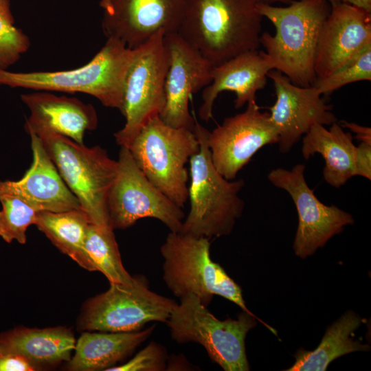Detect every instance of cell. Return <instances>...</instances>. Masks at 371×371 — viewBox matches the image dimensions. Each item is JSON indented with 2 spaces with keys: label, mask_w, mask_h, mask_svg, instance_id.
<instances>
[{
  "label": "cell",
  "mask_w": 371,
  "mask_h": 371,
  "mask_svg": "<svg viewBox=\"0 0 371 371\" xmlns=\"http://www.w3.org/2000/svg\"><path fill=\"white\" fill-rule=\"evenodd\" d=\"M262 0H187L177 33L214 66L260 46Z\"/></svg>",
  "instance_id": "6da1fadb"
},
{
  "label": "cell",
  "mask_w": 371,
  "mask_h": 371,
  "mask_svg": "<svg viewBox=\"0 0 371 371\" xmlns=\"http://www.w3.org/2000/svg\"><path fill=\"white\" fill-rule=\"evenodd\" d=\"M328 0H293L285 7L260 2L258 8L273 25V35L261 34L263 54L271 67L295 85L313 86L320 30L330 10Z\"/></svg>",
  "instance_id": "7a4b0ae2"
},
{
  "label": "cell",
  "mask_w": 371,
  "mask_h": 371,
  "mask_svg": "<svg viewBox=\"0 0 371 371\" xmlns=\"http://www.w3.org/2000/svg\"><path fill=\"white\" fill-rule=\"evenodd\" d=\"M134 49L107 38L102 48L83 66L54 71L12 72L0 68V85L35 91L82 93L106 107L122 109L124 84Z\"/></svg>",
  "instance_id": "3957f363"
},
{
  "label": "cell",
  "mask_w": 371,
  "mask_h": 371,
  "mask_svg": "<svg viewBox=\"0 0 371 371\" xmlns=\"http://www.w3.org/2000/svg\"><path fill=\"white\" fill-rule=\"evenodd\" d=\"M208 131L194 116L200 148L189 160L190 207L181 232L210 240L230 234L241 216L245 203L239 193L245 181L228 180L217 171L207 142Z\"/></svg>",
  "instance_id": "277c9868"
},
{
  "label": "cell",
  "mask_w": 371,
  "mask_h": 371,
  "mask_svg": "<svg viewBox=\"0 0 371 371\" xmlns=\"http://www.w3.org/2000/svg\"><path fill=\"white\" fill-rule=\"evenodd\" d=\"M163 280L174 295L194 294L207 306L220 295L252 315L241 288L210 257V239L183 232H170L160 248Z\"/></svg>",
  "instance_id": "5b68a950"
},
{
  "label": "cell",
  "mask_w": 371,
  "mask_h": 371,
  "mask_svg": "<svg viewBox=\"0 0 371 371\" xmlns=\"http://www.w3.org/2000/svg\"><path fill=\"white\" fill-rule=\"evenodd\" d=\"M166 323L178 343L201 344L212 361L225 371H247L245 337L258 319L277 336L276 330L256 315L245 311L236 319L220 320L194 294L180 298Z\"/></svg>",
  "instance_id": "8992f818"
},
{
  "label": "cell",
  "mask_w": 371,
  "mask_h": 371,
  "mask_svg": "<svg viewBox=\"0 0 371 371\" xmlns=\"http://www.w3.org/2000/svg\"><path fill=\"white\" fill-rule=\"evenodd\" d=\"M36 135L91 222L111 227L107 199L116 176L117 161L99 146L87 147L52 133Z\"/></svg>",
  "instance_id": "52a82bcc"
},
{
  "label": "cell",
  "mask_w": 371,
  "mask_h": 371,
  "mask_svg": "<svg viewBox=\"0 0 371 371\" xmlns=\"http://www.w3.org/2000/svg\"><path fill=\"white\" fill-rule=\"evenodd\" d=\"M128 148L148 180L183 208L188 200L186 165L200 148L194 131L170 126L155 116L142 127Z\"/></svg>",
  "instance_id": "ba28073f"
},
{
  "label": "cell",
  "mask_w": 371,
  "mask_h": 371,
  "mask_svg": "<svg viewBox=\"0 0 371 371\" xmlns=\"http://www.w3.org/2000/svg\"><path fill=\"white\" fill-rule=\"evenodd\" d=\"M158 31L134 49L123 95L125 124L115 134L116 143L128 148L142 127L151 118L159 116L165 104V81L169 56L164 38Z\"/></svg>",
  "instance_id": "9c48e42d"
},
{
  "label": "cell",
  "mask_w": 371,
  "mask_h": 371,
  "mask_svg": "<svg viewBox=\"0 0 371 371\" xmlns=\"http://www.w3.org/2000/svg\"><path fill=\"white\" fill-rule=\"evenodd\" d=\"M177 304L150 290L144 278L135 276L132 284L110 283L107 291L89 299L78 328L83 331H137L151 322L166 323Z\"/></svg>",
  "instance_id": "30bf717a"
},
{
  "label": "cell",
  "mask_w": 371,
  "mask_h": 371,
  "mask_svg": "<svg viewBox=\"0 0 371 371\" xmlns=\"http://www.w3.org/2000/svg\"><path fill=\"white\" fill-rule=\"evenodd\" d=\"M120 147L116 176L107 199L112 228L124 229L139 219L153 218L163 223L170 232H181L185 218L182 208L148 180L128 148Z\"/></svg>",
  "instance_id": "8fae6325"
},
{
  "label": "cell",
  "mask_w": 371,
  "mask_h": 371,
  "mask_svg": "<svg viewBox=\"0 0 371 371\" xmlns=\"http://www.w3.org/2000/svg\"><path fill=\"white\" fill-rule=\"evenodd\" d=\"M305 166L296 164L291 170L278 168L268 175L269 181L291 196L298 214V226L293 243L296 256L301 258L313 254L348 225L352 216L335 205L322 203L307 185Z\"/></svg>",
  "instance_id": "7c38bea8"
},
{
  "label": "cell",
  "mask_w": 371,
  "mask_h": 371,
  "mask_svg": "<svg viewBox=\"0 0 371 371\" xmlns=\"http://www.w3.org/2000/svg\"><path fill=\"white\" fill-rule=\"evenodd\" d=\"M207 142L217 171L234 180L258 150L278 142V133L269 114L261 112L255 100L247 103L245 111L225 118L208 131Z\"/></svg>",
  "instance_id": "4fadbf2b"
},
{
  "label": "cell",
  "mask_w": 371,
  "mask_h": 371,
  "mask_svg": "<svg viewBox=\"0 0 371 371\" xmlns=\"http://www.w3.org/2000/svg\"><path fill=\"white\" fill-rule=\"evenodd\" d=\"M169 56L165 81V104L159 115L166 124L194 131V116L189 111L190 96L212 82L213 65L177 32L164 38Z\"/></svg>",
  "instance_id": "5bb4252c"
},
{
  "label": "cell",
  "mask_w": 371,
  "mask_h": 371,
  "mask_svg": "<svg viewBox=\"0 0 371 371\" xmlns=\"http://www.w3.org/2000/svg\"><path fill=\"white\" fill-rule=\"evenodd\" d=\"M187 0H100L107 38L135 49L158 31L177 32Z\"/></svg>",
  "instance_id": "9a60e30c"
},
{
  "label": "cell",
  "mask_w": 371,
  "mask_h": 371,
  "mask_svg": "<svg viewBox=\"0 0 371 371\" xmlns=\"http://www.w3.org/2000/svg\"><path fill=\"white\" fill-rule=\"evenodd\" d=\"M273 82L276 100L270 107L269 118L278 133L279 150L288 153L315 123L331 125L335 115L314 86L295 85L281 72L267 74Z\"/></svg>",
  "instance_id": "2e32d148"
},
{
  "label": "cell",
  "mask_w": 371,
  "mask_h": 371,
  "mask_svg": "<svg viewBox=\"0 0 371 371\" xmlns=\"http://www.w3.org/2000/svg\"><path fill=\"white\" fill-rule=\"evenodd\" d=\"M371 45V12L342 3H330L317 41V78L333 74Z\"/></svg>",
  "instance_id": "e0dca14e"
},
{
  "label": "cell",
  "mask_w": 371,
  "mask_h": 371,
  "mask_svg": "<svg viewBox=\"0 0 371 371\" xmlns=\"http://www.w3.org/2000/svg\"><path fill=\"white\" fill-rule=\"evenodd\" d=\"M33 161L18 181H0V199H21L38 211L63 212L81 208L47 153L41 139L30 133Z\"/></svg>",
  "instance_id": "ac0fdd59"
},
{
  "label": "cell",
  "mask_w": 371,
  "mask_h": 371,
  "mask_svg": "<svg viewBox=\"0 0 371 371\" xmlns=\"http://www.w3.org/2000/svg\"><path fill=\"white\" fill-rule=\"evenodd\" d=\"M21 98L30 112L25 124L29 134L52 133L82 144L85 133L97 128L95 109L78 98L45 91L22 94Z\"/></svg>",
  "instance_id": "d6986e66"
},
{
  "label": "cell",
  "mask_w": 371,
  "mask_h": 371,
  "mask_svg": "<svg viewBox=\"0 0 371 371\" xmlns=\"http://www.w3.org/2000/svg\"><path fill=\"white\" fill-rule=\"evenodd\" d=\"M271 70L263 52L258 50L240 54L213 66L212 82L203 89V102L199 110L200 118L208 122L212 117L215 100L223 91L236 94V109L255 100L256 92L265 87Z\"/></svg>",
  "instance_id": "ffe728a7"
},
{
  "label": "cell",
  "mask_w": 371,
  "mask_h": 371,
  "mask_svg": "<svg viewBox=\"0 0 371 371\" xmlns=\"http://www.w3.org/2000/svg\"><path fill=\"white\" fill-rule=\"evenodd\" d=\"M76 339L63 326L30 328L17 326L0 333V353L27 359L36 370L69 361Z\"/></svg>",
  "instance_id": "44dd1931"
},
{
  "label": "cell",
  "mask_w": 371,
  "mask_h": 371,
  "mask_svg": "<svg viewBox=\"0 0 371 371\" xmlns=\"http://www.w3.org/2000/svg\"><path fill=\"white\" fill-rule=\"evenodd\" d=\"M315 153L325 161L324 180L330 186L339 188L357 173V146L350 133L344 132L335 122L329 129L314 124L302 139V154L305 159Z\"/></svg>",
  "instance_id": "7402d4cb"
},
{
  "label": "cell",
  "mask_w": 371,
  "mask_h": 371,
  "mask_svg": "<svg viewBox=\"0 0 371 371\" xmlns=\"http://www.w3.org/2000/svg\"><path fill=\"white\" fill-rule=\"evenodd\" d=\"M154 328L133 332L85 331L76 342L74 355L66 368L72 371L106 370L130 355Z\"/></svg>",
  "instance_id": "603a6c76"
},
{
  "label": "cell",
  "mask_w": 371,
  "mask_h": 371,
  "mask_svg": "<svg viewBox=\"0 0 371 371\" xmlns=\"http://www.w3.org/2000/svg\"><path fill=\"white\" fill-rule=\"evenodd\" d=\"M91 223L88 215L80 208L58 212L40 211L34 225L63 254L83 269L95 271V265L85 247L87 229Z\"/></svg>",
  "instance_id": "cb8c5ba5"
},
{
  "label": "cell",
  "mask_w": 371,
  "mask_h": 371,
  "mask_svg": "<svg viewBox=\"0 0 371 371\" xmlns=\"http://www.w3.org/2000/svg\"><path fill=\"white\" fill-rule=\"evenodd\" d=\"M362 323L353 311L344 313L329 326L319 346L313 351L300 350L294 364L286 371H325L335 359L344 355L368 351L370 346L354 339L355 331Z\"/></svg>",
  "instance_id": "d4e9b609"
},
{
  "label": "cell",
  "mask_w": 371,
  "mask_h": 371,
  "mask_svg": "<svg viewBox=\"0 0 371 371\" xmlns=\"http://www.w3.org/2000/svg\"><path fill=\"white\" fill-rule=\"evenodd\" d=\"M113 229L91 223L87 229L85 247L95 269L101 272L109 283L132 284L131 276L124 267Z\"/></svg>",
  "instance_id": "484cf974"
},
{
  "label": "cell",
  "mask_w": 371,
  "mask_h": 371,
  "mask_svg": "<svg viewBox=\"0 0 371 371\" xmlns=\"http://www.w3.org/2000/svg\"><path fill=\"white\" fill-rule=\"evenodd\" d=\"M0 202V236L8 243L16 240L25 244L27 229L34 225L39 211L15 196L3 197Z\"/></svg>",
  "instance_id": "4316f807"
},
{
  "label": "cell",
  "mask_w": 371,
  "mask_h": 371,
  "mask_svg": "<svg viewBox=\"0 0 371 371\" xmlns=\"http://www.w3.org/2000/svg\"><path fill=\"white\" fill-rule=\"evenodd\" d=\"M30 46L28 36L14 25L10 0H0V68L14 65Z\"/></svg>",
  "instance_id": "83f0119b"
},
{
  "label": "cell",
  "mask_w": 371,
  "mask_h": 371,
  "mask_svg": "<svg viewBox=\"0 0 371 371\" xmlns=\"http://www.w3.org/2000/svg\"><path fill=\"white\" fill-rule=\"evenodd\" d=\"M361 80H371V45L330 75L317 78L313 86L321 94L330 93L344 85Z\"/></svg>",
  "instance_id": "f1b7e54d"
},
{
  "label": "cell",
  "mask_w": 371,
  "mask_h": 371,
  "mask_svg": "<svg viewBox=\"0 0 371 371\" xmlns=\"http://www.w3.org/2000/svg\"><path fill=\"white\" fill-rule=\"evenodd\" d=\"M166 366V352L161 345L152 341L125 363L106 371H160Z\"/></svg>",
  "instance_id": "f546056e"
},
{
  "label": "cell",
  "mask_w": 371,
  "mask_h": 371,
  "mask_svg": "<svg viewBox=\"0 0 371 371\" xmlns=\"http://www.w3.org/2000/svg\"><path fill=\"white\" fill-rule=\"evenodd\" d=\"M36 368L25 357L16 354L0 353V371H34Z\"/></svg>",
  "instance_id": "4dcf8cb0"
},
{
  "label": "cell",
  "mask_w": 371,
  "mask_h": 371,
  "mask_svg": "<svg viewBox=\"0 0 371 371\" xmlns=\"http://www.w3.org/2000/svg\"><path fill=\"white\" fill-rule=\"evenodd\" d=\"M356 176L371 179V144L361 142L357 146Z\"/></svg>",
  "instance_id": "1f68e13d"
},
{
  "label": "cell",
  "mask_w": 371,
  "mask_h": 371,
  "mask_svg": "<svg viewBox=\"0 0 371 371\" xmlns=\"http://www.w3.org/2000/svg\"><path fill=\"white\" fill-rule=\"evenodd\" d=\"M341 125V124H340ZM341 126L348 128L356 134L361 142L371 144V129L370 127L362 126L353 122H341Z\"/></svg>",
  "instance_id": "d6a6232c"
},
{
  "label": "cell",
  "mask_w": 371,
  "mask_h": 371,
  "mask_svg": "<svg viewBox=\"0 0 371 371\" xmlns=\"http://www.w3.org/2000/svg\"><path fill=\"white\" fill-rule=\"evenodd\" d=\"M341 2L371 12V0H341Z\"/></svg>",
  "instance_id": "836d02e7"
},
{
  "label": "cell",
  "mask_w": 371,
  "mask_h": 371,
  "mask_svg": "<svg viewBox=\"0 0 371 371\" xmlns=\"http://www.w3.org/2000/svg\"><path fill=\"white\" fill-rule=\"evenodd\" d=\"M264 3L272 4L273 3L280 2L282 3H290L293 0H262Z\"/></svg>",
  "instance_id": "e575fe53"
},
{
  "label": "cell",
  "mask_w": 371,
  "mask_h": 371,
  "mask_svg": "<svg viewBox=\"0 0 371 371\" xmlns=\"http://www.w3.org/2000/svg\"><path fill=\"white\" fill-rule=\"evenodd\" d=\"M330 3H337L341 1V0H328Z\"/></svg>",
  "instance_id": "d590c367"
}]
</instances>
